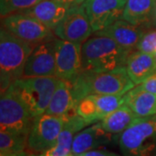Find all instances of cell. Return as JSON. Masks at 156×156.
I'll list each match as a JSON object with an SVG mask.
<instances>
[{
	"mask_svg": "<svg viewBox=\"0 0 156 156\" xmlns=\"http://www.w3.org/2000/svg\"><path fill=\"white\" fill-rule=\"evenodd\" d=\"M71 85L76 108L78 102L87 95H123L135 86L126 67L109 71H82Z\"/></svg>",
	"mask_w": 156,
	"mask_h": 156,
	"instance_id": "cell-1",
	"label": "cell"
},
{
	"mask_svg": "<svg viewBox=\"0 0 156 156\" xmlns=\"http://www.w3.org/2000/svg\"><path fill=\"white\" fill-rule=\"evenodd\" d=\"M132 52L108 37L94 34L82 44V71H109L125 67Z\"/></svg>",
	"mask_w": 156,
	"mask_h": 156,
	"instance_id": "cell-2",
	"label": "cell"
},
{
	"mask_svg": "<svg viewBox=\"0 0 156 156\" xmlns=\"http://www.w3.org/2000/svg\"><path fill=\"white\" fill-rule=\"evenodd\" d=\"M35 45L11 34L4 27L0 30V87L4 93L23 77L26 61Z\"/></svg>",
	"mask_w": 156,
	"mask_h": 156,
	"instance_id": "cell-3",
	"label": "cell"
},
{
	"mask_svg": "<svg viewBox=\"0 0 156 156\" xmlns=\"http://www.w3.org/2000/svg\"><path fill=\"white\" fill-rule=\"evenodd\" d=\"M122 156H156V115L138 117L120 134Z\"/></svg>",
	"mask_w": 156,
	"mask_h": 156,
	"instance_id": "cell-4",
	"label": "cell"
},
{
	"mask_svg": "<svg viewBox=\"0 0 156 156\" xmlns=\"http://www.w3.org/2000/svg\"><path fill=\"white\" fill-rule=\"evenodd\" d=\"M58 82L59 78L56 76L22 77L11 86L36 118L44 114L48 108Z\"/></svg>",
	"mask_w": 156,
	"mask_h": 156,
	"instance_id": "cell-5",
	"label": "cell"
},
{
	"mask_svg": "<svg viewBox=\"0 0 156 156\" xmlns=\"http://www.w3.org/2000/svg\"><path fill=\"white\" fill-rule=\"evenodd\" d=\"M28 106L11 86L0 99V131L29 134L34 122Z\"/></svg>",
	"mask_w": 156,
	"mask_h": 156,
	"instance_id": "cell-6",
	"label": "cell"
},
{
	"mask_svg": "<svg viewBox=\"0 0 156 156\" xmlns=\"http://www.w3.org/2000/svg\"><path fill=\"white\" fill-rule=\"evenodd\" d=\"M64 125V117L43 114L34 119L28 134L27 149L33 154H44L56 144Z\"/></svg>",
	"mask_w": 156,
	"mask_h": 156,
	"instance_id": "cell-7",
	"label": "cell"
},
{
	"mask_svg": "<svg viewBox=\"0 0 156 156\" xmlns=\"http://www.w3.org/2000/svg\"><path fill=\"white\" fill-rule=\"evenodd\" d=\"M2 27L33 45L56 38L52 30L35 17L23 13H13L2 17Z\"/></svg>",
	"mask_w": 156,
	"mask_h": 156,
	"instance_id": "cell-8",
	"label": "cell"
},
{
	"mask_svg": "<svg viewBox=\"0 0 156 156\" xmlns=\"http://www.w3.org/2000/svg\"><path fill=\"white\" fill-rule=\"evenodd\" d=\"M57 38L83 44L94 33L83 4L69 8L66 16L53 30Z\"/></svg>",
	"mask_w": 156,
	"mask_h": 156,
	"instance_id": "cell-9",
	"label": "cell"
},
{
	"mask_svg": "<svg viewBox=\"0 0 156 156\" xmlns=\"http://www.w3.org/2000/svg\"><path fill=\"white\" fill-rule=\"evenodd\" d=\"M56 76L72 83L82 72V44L56 37Z\"/></svg>",
	"mask_w": 156,
	"mask_h": 156,
	"instance_id": "cell-10",
	"label": "cell"
},
{
	"mask_svg": "<svg viewBox=\"0 0 156 156\" xmlns=\"http://www.w3.org/2000/svg\"><path fill=\"white\" fill-rule=\"evenodd\" d=\"M122 104L123 95H89L78 102L76 111L90 125L101 122Z\"/></svg>",
	"mask_w": 156,
	"mask_h": 156,
	"instance_id": "cell-11",
	"label": "cell"
},
{
	"mask_svg": "<svg viewBox=\"0 0 156 156\" xmlns=\"http://www.w3.org/2000/svg\"><path fill=\"white\" fill-rule=\"evenodd\" d=\"M127 0H85V11L94 33L122 18Z\"/></svg>",
	"mask_w": 156,
	"mask_h": 156,
	"instance_id": "cell-12",
	"label": "cell"
},
{
	"mask_svg": "<svg viewBox=\"0 0 156 156\" xmlns=\"http://www.w3.org/2000/svg\"><path fill=\"white\" fill-rule=\"evenodd\" d=\"M55 40L36 44L26 61L23 77L56 76Z\"/></svg>",
	"mask_w": 156,
	"mask_h": 156,
	"instance_id": "cell-13",
	"label": "cell"
},
{
	"mask_svg": "<svg viewBox=\"0 0 156 156\" xmlns=\"http://www.w3.org/2000/svg\"><path fill=\"white\" fill-rule=\"evenodd\" d=\"M88 126L83 117L74 113L64 117V125L56 142L49 150L41 154L42 156H67L70 154L76 134Z\"/></svg>",
	"mask_w": 156,
	"mask_h": 156,
	"instance_id": "cell-14",
	"label": "cell"
},
{
	"mask_svg": "<svg viewBox=\"0 0 156 156\" xmlns=\"http://www.w3.org/2000/svg\"><path fill=\"white\" fill-rule=\"evenodd\" d=\"M112 135L103 129L101 122L93 124L76 134L70 154L80 156L85 152L107 145L111 142Z\"/></svg>",
	"mask_w": 156,
	"mask_h": 156,
	"instance_id": "cell-15",
	"label": "cell"
},
{
	"mask_svg": "<svg viewBox=\"0 0 156 156\" xmlns=\"http://www.w3.org/2000/svg\"><path fill=\"white\" fill-rule=\"evenodd\" d=\"M70 7L72 6L64 5L56 0H41L31 8L17 13H23L35 17L53 30L66 16Z\"/></svg>",
	"mask_w": 156,
	"mask_h": 156,
	"instance_id": "cell-16",
	"label": "cell"
},
{
	"mask_svg": "<svg viewBox=\"0 0 156 156\" xmlns=\"http://www.w3.org/2000/svg\"><path fill=\"white\" fill-rule=\"evenodd\" d=\"M143 31V25L137 26L123 19H120L107 28L94 34L108 37L115 41L120 46L128 50L134 51L136 50V46Z\"/></svg>",
	"mask_w": 156,
	"mask_h": 156,
	"instance_id": "cell-17",
	"label": "cell"
},
{
	"mask_svg": "<svg viewBox=\"0 0 156 156\" xmlns=\"http://www.w3.org/2000/svg\"><path fill=\"white\" fill-rule=\"evenodd\" d=\"M125 67L134 85H140L156 72V62L153 54L134 50L128 57Z\"/></svg>",
	"mask_w": 156,
	"mask_h": 156,
	"instance_id": "cell-18",
	"label": "cell"
},
{
	"mask_svg": "<svg viewBox=\"0 0 156 156\" xmlns=\"http://www.w3.org/2000/svg\"><path fill=\"white\" fill-rule=\"evenodd\" d=\"M123 101L137 117L156 115V95L145 90L140 85H135L124 94Z\"/></svg>",
	"mask_w": 156,
	"mask_h": 156,
	"instance_id": "cell-19",
	"label": "cell"
},
{
	"mask_svg": "<svg viewBox=\"0 0 156 156\" xmlns=\"http://www.w3.org/2000/svg\"><path fill=\"white\" fill-rule=\"evenodd\" d=\"M45 113L59 117H65L76 113L75 101L73 99L71 83L59 79L58 84Z\"/></svg>",
	"mask_w": 156,
	"mask_h": 156,
	"instance_id": "cell-20",
	"label": "cell"
},
{
	"mask_svg": "<svg viewBox=\"0 0 156 156\" xmlns=\"http://www.w3.org/2000/svg\"><path fill=\"white\" fill-rule=\"evenodd\" d=\"M155 6L156 0H127L122 19L137 26L147 25Z\"/></svg>",
	"mask_w": 156,
	"mask_h": 156,
	"instance_id": "cell-21",
	"label": "cell"
},
{
	"mask_svg": "<svg viewBox=\"0 0 156 156\" xmlns=\"http://www.w3.org/2000/svg\"><path fill=\"white\" fill-rule=\"evenodd\" d=\"M138 118L127 105L122 104L101 121L103 129L112 134H121Z\"/></svg>",
	"mask_w": 156,
	"mask_h": 156,
	"instance_id": "cell-22",
	"label": "cell"
},
{
	"mask_svg": "<svg viewBox=\"0 0 156 156\" xmlns=\"http://www.w3.org/2000/svg\"><path fill=\"white\" fill-rule=\"evenodd\" d=\"M28 134L0 131V154H15L27 148Z\"/></svg>",
	"mask_w": 156,
	"mask_h": 156,
	"instance_id": "cell-23",
	"label": "cell"
},
{
	"mask_svg": "<svg viewBox=\"0 0 156 156\" xmlns=\"http://www.w3.org/2000/svg\"><path fill=\"white\" fill-rule=\"evenodd\" d=\"M41 0H0V14L4 17L31 8Z\"/></svg>",
	"mask_w": 156,
	"mask_h": 156,
	"instance_id": "cell-24",
	"label": "cell"
},
{
	"mask_svg": "<svg viewBox=\"0 0 156 156\" xmlns=\"http://www.w3.org/2000/svg\"><path fill=\"white\" fill-rule=\"evenodd\" d=\"M136 50L144 53L154 54L156 52V28L144 30L136 46Z\"/></svg>",
	"mask_w": 156,
	"mask_h": 156,
	"instance_id": "cell-25",
	"label": "cell"
},
{
	"mask_svg": "<svg viewBox=\"0 0 156 156\" xmlns=\"http://www.w3.org/2000/svg\"><path fill=\"white\" fill-rule=\"evenodd\" d=\"M140 85L147 91L156 95V72Z\"/></svg>",
	"mask_w": 156,
	"mask_h": 156,
	"instance_id": "cell-26",
	"label": "cell"
},
{
	"mask_svg": "<svg viewBox=\"0 0 156 156\" xmlns=\"http://www.w3.org/2000/svg\"><path fill=\"white\" fill-rule=\"evenodd\" d=\"M80 156H120L114 152H110V151L107 150H93L88 151L85 152L84 154H81Z\"/></svg>",
	"mask_w": 156,
	"mask_h": 156,
	"instance_id": "cell-27",
	"label": "cell"
},
{
	"mask_svg": "<svg viewBox=\"0 0 156 156\" xmlns=\"http://www.w3.org/2000/svg\"><path fill=\"white\" fill-rule=\"evenodd\" d=\"M56 1L61 2L62 4L67 5L69 6H75L83 4V2L85 0H56Z\"/></svg>",
	"mask_w": 156,
	"mask_h": 156,
	"instance_id": "cell-28",
	"label": "cell"
},
{
	"mask_svg": "<svg viewBox=\"0 0 156 156\" xmlns=\"http://www.w3.org/2000/svg\"><path fill=\"white\" fill-rule=\"evenodd\" d=\"M30 151H22L19 153H15V154H0V156H30Z\"/></svg>",
	"mask_w": 156,
	"mask_h": 156,
	"instance_id": "cell-29",
	"label": "cell"
},
{
	"mask_svg": "<svg viewBox=\"0 0 156 156\" xmlns=\"http://www.w3.org/2000/svg\"><path fill=\"white\" fill-rule=\"evenodd\" d=\"M149 24H150L151 26L156 28V6L155 8H154V13H153V16H152V18H151V21Z\"/></svg>",
	"mask_w": 156,
	"mask_h": 156,
	"instance_id": "cell-30",
	"label": "cell"
},
{
	"mask_svg": "<svg viewBox=\"0 0 156 156\" xmlns=\"http://www.w3.org/2000/svg\"><path fill=\"white\" fill-rule=\"evenodd\" d=\"M154 59H155V62H156V52L154 54Z\"/></svg>",
	"mask_w": 156,
	"mask_h": 156,
	"instance_id": "cell-31",
	"label": "cell"
},
{
	"mask_svg": "<svg viewBox=\"0 0 156 156\" xmlns=\"http://www.w3.org/2000/svg\"><path fill=\"white\" fill-rule=\"evenodd\" d=\"M30 156H42V155H41V154H39V155H36V154H31Z\"/></svg>",
	"mask_w": 156,
	"mask_h": 156,
	"instance_id": "cell-32",
	"label": "cell"
},
{
	"mask_svg": "<svg viewBox=\"0 0 156 156\" xmlns=\"http://www.w3.org/2000/svg\"><path fill=\"white\" fill-rule=\"evenodd\" d=\"M67 156H71V154H69V155H67Z\"/></svg>",
	"mask_w": 156,
	"mask_h": 156,
	"instance_id": "cell-33",
	"label": "cell"
}]
</instances>
